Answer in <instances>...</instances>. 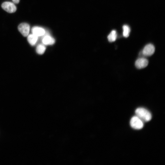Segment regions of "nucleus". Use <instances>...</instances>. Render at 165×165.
<instances>
[{"label":"nucleus","instance_id":"nucleus-1","mask_svg":"<svg viewBox=\"0 0 165 165\" xmlns=\"http://www.w3.org/2000/svg\"><path fill=\"white\" fill-rule=\"evenodd\" d=\"M136 116L143 122H148L152 118L150 113L147 109L142 108H139L135 110Z\"/></svg>","mask_w":165,"mask_h":165},{"label":"nucleus","instance_id":"nucleus-2","mask_svg":"<svg viewBox=\"0 0 165 165\" xmlns=\"http://www.w3.org/2000/svg\"><path fill=\"white\" fill-rule=\"evenodd\" d=\"M130 123L132 127L135 129H140L143 127V122L137 116L131 118Z\"/></svg>","mask_w":165,"mask_h":165},{"label":"nucleus","instance_id":"nucleus-3","mask_svg":"<svg viewBox=\"0 0 165 165\" xmlns=\"http://www.w3.org/2000/svg\"><path fill=\"white\" fill-rule=\"evenodd\" d=\"M2 8L7 12L12 13L15 12L16 10V8L13 3L5 2L2 5Z\"/></svg>","mask_w":165,"mask_h":165},{"label":"nucleus","instance_id":"nucleus-4","mask_svg":"<svg viewBox=\"0 0 165 165\" xmlns=\"http://www.w3.org/2000/svg\"><path fill=\"white\" fill-rule=\"evenodd\" d=\"M155 51V47L152 44H149L144 47L142 54L145 56H150L153 54Z\"/></svg>","mask_w":165,"mask_h":165},{"label":"nucleus","instance_id":"nucleus-5","mask_svg":"<svg viewBox=\"0 0 165 165\" xmlns=\"http://www.w3.org/2000/svg\"><path fill=\"white\" fill-rule=\"evenodd\" d=\"M18 28L19 31L24 36L26 37L28 35L30 27L28 24L21 23L18 26Z\"/></svg>","mask_w":165,"mask_h":165},{"label":"nucleus","instance_id":"nucleus-6","mask_svg":"<svg viewBox=\"0 0 165 165\" xmlns=\"http://www.w3.org/2000/svg\"><path fill=\"white\" fill-rule=\"evenodd\" d=\"M148 60L145 58H140L138 59L135 62V65L138 69H141L147 67L148 64Z\"/></svg>","mask_w":165,"mask_h":165},{"label":"nucleus","instance_id":"nucleus-7","mask_svg":"<svg viewBox=\"0 0 165 165\" xmlns=\"http://www.w3.org/2000/svg\"><path fill=\"white\" fill-rule=\"evenodd\" d=\"M31 32L33 34L38 37L43 35L45 33V31L43 28L38 26L32 27Z\"/></svg>","mask_w":165,"mask_h":165},{"label":"nucleus","instance_id":"nucleus-8","mask_svg":"<svg viewBox=\"0 0 165 165\" xmlns=\"http://www.w3.org/2000/svg\"><path fill=\"white\" fill-rule=\"evenodd\" d=\"M55 42L54 39L49 35H46L42 39V42L45 45H53Z\"/></svg>","mask_w":165,"mask_h":165},{"label":"nucleus","instance_id":"nucleus-9","mask_svg":"<svg viewBox=\"0 0 165 165\" xmlns=\"http://www.w3.org/2000/svg\"><path fill=\"white\" fill-rule=\"evenodd\" d=\"M27 36V40L29 43L32 46L35 45L38 40V37L33 34Z\"/></svg>","mask_w":165,"mask_h":165},{"label":"nucleus","instance_id":"nucleus-10","mask_svg":"<svg viewBox=\"0 0 165 165\" xmlns=\"http://www.w3.org/2000/svg\"><path fill=\"white\" fill-rule=\"evenodd\" d=\"M117 36L116 31L115 30L112 31L109 35L107 38L108 41L110 42L115 41L116 39Z\"/></svg>","mask_w":165,"mask_h":165},{"label":"nucleus","instance_id":"nucleus-11","mask_svg":"<svg viewBox=\"0 0 165 165\" xmlns=\"http://www.w3.org/2000/svg\"><path fill=\"white\" fill-rule=\"evenodd\" d=\"M46 49L45 46L43 44L38 45L36 48V52L39 54H42L45 52Z\"/></svg>","mask_w":165,"mask_h":165},{"label":"nucleus","instance_id":"nucleus-12","mask_svg":"<svg viewBox=\"0 0 165 165\" xmlns=\"http://www.w3.org/2000/svg\"><path fill=\"white\" fill-rule=\"evenodd\" d=\"M123 35L125 38L128 37L130 32V29L128 26L125 25L123 27Z\"/></svg>","mask_w":165,"mask_h":165},{"label":"nucleus","instance_id":"nucleus-13","mask_svg":"<svg viewBox=\"0 0 165 165\" xmlns=\"http://www.w3.org/2000/svg\"><path fill=\"white\" fill-rule=\"evenodd\" d=\"M13 3L18 4L19 3L20 0H12Z\"/></svg>","mask_w":165,"mask_h":165}]
</instances>
